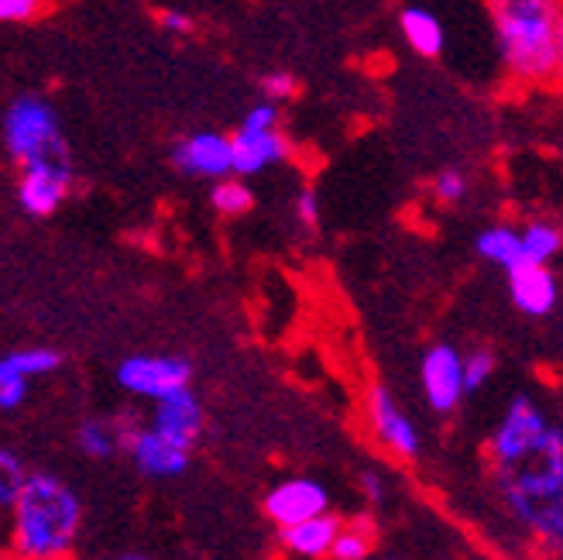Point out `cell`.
I'll use <instances>...</instances> for the list:
<instances>
[{
  "instance_id": "16",
  "label": "cell",
  "mask_w": 563,
  "mask_h": 560,
  "mask_svg": "<svg viewBox=\"0 0 563 560\" xmlns=\"http://www.w3.org/2000/svg\"><path fill=\"white\" fill-rule=\"evenodd\" d=\"M336 529H341V523L323 509L302 523L282 526V543H286V550H292L296 557H327Z\"/></svg>"
},
{
  "instance_id": "20",
  "label": "cell",
  "mask_w": 563,
  "mask_h": 560,
  "mask_svg": "<svg viewBox=\"0 0 563 560\" xmlns=\"http://www.w3.org/2000/svg\"><path fill=\"white\" fill-rule=\"evenodd\" d=\"M330 553L336 560H364L372 553V523L357 519L354 526H341V529H336L333 543H330Z\"/></svg>"
},
{
  "instance_id": "23",
  "label": "cell",
  "mask_w": 563,
  "mask_h": 560,
  "mask_svg": "<svg viewBox=\"0 0 563 560\" xmlns=\"http://www.w3.org/2000/svg\"><path fill=\"white\" fill-rule=\"evenodd\" d=\"M213 207L223 213V217H238V213H247L251 207H255V196H251V189L238 179H223L217 183L213 189Z\"/></svg>"
},
{
  "instance_id": "17",
  "label": "cell",
  "mask_w": 563,
  "mask_h": 560,
  "mask_svg": "<svg viewBox=\"0 0 563 560\" xmlns=\"http://www.w3.org/2000/svg\"><path fill=\"white\" fill-rule=\"evenodd\" d=\"M24 482V468L11 451H0V553L11 550L14 540V498Z\"/></svg>"
},
{
  "instance_id": "24",
  "label": "cell",
  "mask_w": 563,
  "mask_h": 560,
  "mask_svg": "<svg viewBox=\"0 0 563 560\" xmlns=\"http://www.w3.org/2000/svg\"><path fill=\"white\" fill-rule=\"evenodd\" d=\"M11 365L24 375V378H35V375H48V372H55L63 365V358L55 354V351H48V348H32V351H18V354H11L8 358Z\"/></svg>"
},
{
  "instance_id": "19",
  "label": "cell",
  "mask_w": 563,
  "mask_h": 560,
  "mask_svg": "<svg viewBox=\"0 0 563 560\" xmlns=\"http://www.w3.org/2000/svg\"><path fill=\"white\" fill-rule=\"evenodd\" d=\"M477 251H482V259L501 265L505 272H509L512 265H519V262H526L522 241L509 228H492V231H485L482 238H477Z\"/></svg>"
},
{
  "instance_id": "25",
  "label": "cell",
  "mask_w": 563,
  "mask_h": 560,
  "mask_svg": "<svg viewBox=\"0 0 563 560\" xmlns=\"http://www.w3.org/2000/svg\"><path fill=\"white\" fill-rule=\"evenodd\" d=\"M27 396V378L11 365L8 358H0V409H14Z\"/></svg>"
},
{
  "instance_id": "10",
  "label": "cell",
  "mask_w": 563,
  "mask_h": 560,
  "mask_svg": "<svg viewBox=\"0 0 563 560\" xmlns=\"http://www.w3.org/2000/svg\"><path fill=\"white\" fill-rule=\"evenodd\" d=\"M422 392L437 413L457 409L464 396V358L450 344H440L422 358Z\"/></svg>"
},
{
  "instance_id": "18",
  "label": "cell",
  "mask_w": 563,
  "mask_h": 560,
  "mask_svg": "<svg viewBox=\"0 0 563 560\" xmlns=\"http://www.w3.org/2000/svg\"><path fill=\"white\" fill-rule=\"evenodd\" d=\"M402 32H406V42L419 55H427V59H437L443 52V28L430 11H422V8L402 11Z\"/></svg>"
},
{
  "instance_id": "21",
  "label": "cell",
  "mask_w": 563,
  "mask_h": 560,
  "mask_svg": "<svg viewBox=\"0 0 563 560\" xmlns=\"http://www.w3.org/2000/svg\"><path fill=\"white\" fill-rule=\"evenodd\" d=\"M519 241H522L526 262H543V265L556 255L560 244H563L560 231L550 228V223H529L526 234H519Z\"/></svg>"
},
{
  "instance_id": "30",
  "label": "cell",
  "mask_w": 563,
  "mask_h": 560,
  "mask_svg": "<svg viewBox=\"0 0 563 560\" xmlns=\"http://www.w3.org/2000/svg\"><path fill=\"white\" fill-rule=\"evenodd\" d=\"M296 210H299V220L306 223V228H317V223H320V204H317V193L313 189H302L299 193Z\"/></svg>"
},
{
  "instance_id": "4",
  "label": "cell",
  "mask_w": 563,
  "mask_h": 560,
  "mask_svg": "<svg viewBox=\"0 0 563 560\" xmlns=\"http://www.w3.org/2000/svg\"><path fill=\"white\" fill-rule=\"evenodd\" d=\"M4 145L8 155L21 165L32 162H69L63 128L52 103L42 97H21L4 114Z\"/></svg>"
},
{
  "instance_id": "28",
  "label": "cell",
  "mask_w": 563,
  "mask_h": 560,
  "mask_svg": "<svg viewBox=\"0 0 563 560\" xmlns=\"http://www.w3.org/2000/svg\"><path fill=\"white\" fill-rule=\"evenodd\" d=\"M262 94L268 100H282V97H292L296 94V79L289 73H268L262 76Z\"/></svg>"
},
{
  "instance_id": "3",
  "label": "cell",
  "mask_w": 563,
  "mask_h": 560,
  "mask_svg": "<svg viewBox=\"0 0 563 560\" xmlns=\"http://www.w3.org/2000/svg\"><path fill=\"white\" fill-rule=\"evenodd\" d=\"M501 495L509 509L547 540L563 534V433L550 427L543 443L522 461L501 468Z\"/></svg>"
},
{
  "instance_id": "11",
  "label": "cell",
  "mask_w": 563,
  "mask_h": 560,
  "mask_svg": "<svg viewBox=\"0 0 563 560\" xmlns=\"http://www.w3.org/2000/svg\"><path fill=\"white\" fill-rule=\"evenodd\" d=\"M327 488L313 479H289V482H282L268 492L265 498V509L272 516V523L278 526H292V523H302L309 516H317L327 509Z\"/></svg>"
},
{
  "instance_id": "2",
  "label": "cell",
  "mask_w": 563,
  "mask_h": 560,
  "mask_svg": "<svg viewBox=\"0 0 563 560\" xmlns=\"http://www.w3.org/2000/svg\"><path fill=\"white\" fill-rule=\"evenodd\" d=\"M501 59L519 79L547 83L560 73L563 32L553 0H492Z\"/></svg>"
},
{
  "instance_id": "22",
  "label": "cell",
  "mask_w": 563,
  "mask_h": 560,
  "mask_svg": "<svg viewBox=\"0 0 563 560\" xmlns=\"http://www.w3.org/2000/svg\"><path fill=\"white\" fill-rule=\"evenodd\" d=\"M76 440H79V451L87 454V458H97V461L110 458V454H114V447H118L114 430H110L107 424H100V419H90V424H82L79 433H76Z\"/></svg>"
},
{
  "instance_id": "8",
  "label": "cell",
  "mask_w": 563,
  "mask_h": 560,
  "mask_svg": "<svg viewBox=\"0 0 563 560\" xmlns=\"http://www.w3.org/2000/svg\"><path fill=\"white\" fill-rule=\"evenodd\" d=\"M69 183H73L69 162H32V165H24L18 200L32 217H48L66 200Z\"/></svg>"
},
{
  "instance_id": "1",
  "label": "cell",
  "mask_w": 563,
  "mask_h": 560,
  "mask_svg": "<svg viewBox=\"0 0 563 560\" xmlns=\"http://www.w3.org/2000/svg\"><path fill=\"white\" fill-rule=\"evenodd\" d=\"M82 506L79 495L55 474H24L14 498V540L21 557L52 560L66 557L79 537Z\"/></svg>"
},
{
  "instance_id": "7",
  "label": "cell",
  "mask_w": 563,
  "mask_h": 560,
  "mask_svg": "<svg viewBox=\"0 0 563 560\" xmlns=\"http://www.w3.org/2000/svg\"><path fill=\"white\" fill-rule=\"evenodd\" d=\"M189 378L192 372L183 358H162V354H134L121 361L118 369V382L128 392H134V396H148V399L168 396V392L189 385Z\"/></svg>"
},
{
  "instance_id": "12",
  "label": "cell",
  "mask_w": 563,
  "mask_h": 560,
  "mask_svg": "<svg viewBox=\"0 0 563 560\" xmlns=\"http://www.w3.org/2000/svg\"><path fill=\"white\" fill-rule=\"evenodd\" d=\"M368 413H372L378 440L388 447L391 454H399V458L419 454V430L409 424V416L399 409V403L388 396V388L375 385L368 392Z\"/></svg>"
},
{
  "instance_id": "14",
  "label": "cell",
  "mask_w": 563,
  "mask_h": 560,
  "mask_svg": "<svg viewBox=\"0 0 563 560\" xmlns=\"http://www.w3.org/2000/svg\"><path fill=\"white\" fill-rule=\"evenodd\" d=\"M121 443L131 451L134 464L152 474V479H173V474H183L189 464V451L162 440L155 430H124Z\"/></svg>"
},
{
  "instance_id": "6",
  "label": "cell",
  "mask_w": 563,
  "mask_h": 560,
  "mask_svg": "<svg viewBox=\"0 0 563 560\" xmlns=\"http://www.w3.org/2000/svg\"><path fill=\"white\" fill-rule=\"evenodd\" d=\"M547 433H550V424H547L543 409L529 396L512 399L509 413H505V419H501V427L492 437V451H495L498 468H509V464L522 461L526 454H532L543 443Z\"/></svg>"
},
{
  "instance_id": "9",
  "label": "cell",
  "mask_w": 563,
  "mask_h": 560,
  "mask_svg": "<svg viewBox=\"0 0 563 560\" xmlns=\"http://www.w3.org/2000/svg\"><path fill=\"white\" fill-rule=\"evenodd\" d=\"M155 403H158V409H155L152 430L162 440L189 451V447L200 440V433H203V406H200V399L192 396L189 385H183V388L168 392V396H162Z\"/></svg>"
},
{
  "instance_id": "31",
  "label": "cell",
  "mask_w": 563,
  "mask_h": 560,
  "mask_svg": "<svg viewBox=\"0 0 563 560\" xmlns=\"http://www.w3.org/2000/svg\"><path fill=\"white\" fill-rule=\"evenodd\" d=\"M162 28H168V32H176V35H186V32H192V18L183 11H165Z\"/></svg>"
},
{
  "instance_id": "32",
  "label": "cell",
  "mask_w": 563,
  "mask_h": 560,
  "mask_svg": "<svg viewBox=\"0 0 563 560\" xmlns=\"http://www.w3.org/2000/svg\"><path fill=\"white\" fill-rule=\"evenodd\" d=\"M361 488H364V495H368L372 502H382V498H385V485H382V479H378L375 471L364 474V479H361Z\"/></svg>"
},
{
  "instance_id": "26",
  "label": "cell",
  "mask_w": 563,
  "mask_h": 560,
  "mask_svg": "<svg viewBox=\"0 0 563 560\" xmlns=\"http://www.w3.org/2000/svg\"><path fill=\"white\" fill-rule=\"evenodd\" d=\"M495 372V358L488 351H477L471 358H464V392L482 388Z\"/></svg>"
},
{
  "instance_id": "15",
  "label": "cell",
  "mask_w": 563,
  "mask_h": 560,
  "mask_svg": "<svg viewBox=\"0 0 563 560\" xmlns=\"http://www.w3.org/2000/svg\"><path fill=\"white\" fill-rule=\"evenodd\" d=\"M173 158L183 173L223 179L231 173V138L200 131V134L186 138V142L173 152Z\"/></svg>"
},
{
  "instance_id": "13",
  "label": "cell",
  "mask_w": 563,
  "mask_h": 560,
  "mask_svg": "<svg viewBox=\"0 0 563 560\" xmlns=\"http://www.w3.org/2000/svg\"><path fill=\"white\" fill-rule=\"evenodd\" d=\"M509 289L512 303L529 317H547L560 299L556 278L543 262H519L509 268Z\"/></svg>"
},
{
  "instance_id": "27",
  "label": "cell",
  "mask_w": 563,
  "mask_h": 560,
  "mask_svg": "<svg viewBox=\"0 0 563 560\" xmlns=\"http://www.w3.org/2000/svg\"><path fill=\"white\" fill-rule=\"evenodd\" d=\"M42 11V0H0V21H32Z\"/></svg>"
},
{
  "instance_id": "29",
  "label": "cell",
  "mask_w": 563,
  "mask_h": 560,
  "mask_svg": "<svg viewBox=\"0 0 563 560\" xmlns=\"http://www.w3.org/2000/svg\"><path fill=\"white\" fill-rule=\"evenodd\" d=\"M464 193H467V179L461 173H443L437 179V196H440V200H446V204H457Z\"/></svg>"
},
{
  "instance_id": "5",
  "label": "cell",
  "mask_w": 563,
  "mask_h": 560,
  "mask_svg": "<svg viewBox=\"0 0 563 560\" xmlns=\"http://www.w3.org/2000/svg\"><path fill=\"white\" fill-rule=\"evenodd\" d=\"M286 152L289 145L278 131V110L275 103H262L251 110L241 131L231 138V173H241V176L262 173L265 165L286 158Z\"/></svg>"
}]
</instances>
